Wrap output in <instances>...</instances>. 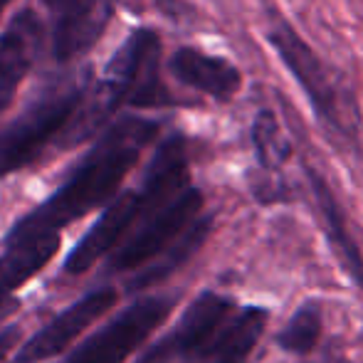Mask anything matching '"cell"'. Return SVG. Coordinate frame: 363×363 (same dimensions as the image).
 <instances>
[{"instance_id": "obj_15", "label": "cell", "mask_w": 363, "mask_h": 363, "mask_svg": "<svg viewBox=\"0 0 363 363\" xmlns=\"http://www.w3.org/2000/svg\"><path fill=\"white\" fill-rule=\"evenodd\" d=\"M267 324V311L250 306L240 314L230 316L228 324L213 339L208 356L203 363H245Z\"/></svg>"}, {"instance_id": "obj_16", "label": "cell", "mask_w": 363, "mask_h": 363, "mask_svg": "<svg viewBox=\"0 0 363 363\" xmlns=\"http://www.w3.org/2000/svg\"><path fill=\"white\" fill-rule=\"evenodd\" d=\"M211 228H213L211 216H201L193 220L186 233H183L171 247L158 255L156 262H148L146 267H141V272L129 282V291H141L146 287H153V284L163 282L166 277H171L181 264H186L188 259L203 247L206 238L211 235Z\"/></svg>"}, {"instance_id": "obj_18", "label": "cell", "mask_w": 363, "mask_h": 363, "mask_svg": "<svg viewBox=\"0 0 363 363\" xmlns=\"http://www.w3.org/2000/svg\"><path fill=\"white\" fill-rule=\"evenodd\" d=\"M321 336V309L314 301H306L296 309V314L289 319V324L279 331L277 344L291 354H309Z\"/></svg>"}, {"instance_id": "obj_7", "label": "cell", "mask_w": 363, "mask_h": 363, "mask_svg": "<svg viewBox=\"0 0 363 363\" xmlns=\"http://www.w3.org/2000/svg\"><path fill=\"white\" fill-rule=\"evenodd\" d=\"M235 311V301L216 291H203L183 311L181 321L151 346L136 363H203L213 339L228 324Z\"/></svg>"}, {"instance_id": "obj_5", "label": "cell", "mask_w": 363, "mask_h": 363, "mask_svg": "<svg viewBox=\"0 0 363 363\" xmlns=\"http://www.w3.org/2000/svg\"><path fill=\"white\" fill-rule=\"evenodd\" d=\"M89 84V69L74 77H57L35 94L23 114L0 129V178L30 166L55 139H62Z\"/></svg>"}, {"instance_id": "obj_20", "label": "cell", "mask_w": 363, "mask_h": 363, "mask_svg": "<svg viewBox=\"0 0 363 363\" xmlns=\"http://www.w3.org/2000/svg\"><path fill=\"white\" fill-rule=\"evenodd\" d=\"M18 309H20V301L15 299V296H10L8 301H3V304H0V321H5L10 314H15Z\"/></svg>"}, {"instance_id": "obj_19", "label": "cell", "mask_w": 363, "mask_h": 363, "mask_svg": "<svg viewBox=\"0 0 363 363\" xmlns=\"http://www.w3.org/2000/svg\"><path fill=\"white\" fill-rule=\"evenodd\" d=\"M20 341V329L18 326H5L0 329V363L5 361V356L13 351V346Z\"/></svg>"}, {"instance_id": "obj_11", "label": "cell", "mask_w": 363, "mask_h": 363, "mask_svg": "<svg viewBox=\"0 0 363 363\" xmlns=\"http://www.w3.org/2000/svg\"><path fill=\"white\" fill-rule=\"evenodd\" d=\"M168 72L178 84L198 91L218 104H230L242 91L245 74L233 60L213 55L196 45H181L168 57Z\"/></svg>"}, {"instance_id": "obj_8", "label": "cell", "mask_w": 363, "mask_h": 363, "mask_svg": "<svg viewBox=\"0 0 363 363\" xmlns=\"http://www.w3.org/2000/svg\"><path fill=\"white\" fill-rule=\"evenodd\" d=\"M203 193L196 186H188L178 193L173 201H168L161 211L144 220L139 230L129 235L121 247L114 250L109 259V272H126V269L146 267L148 262L158 257L163 250H168L203 211Z\"/></svg>"}, {"instance_id": "obj_12", "label": "cell", "mask_w": 363, "mask_h": 363, "mask_svg": "<svg viewBox=\"0 0 363 363\" xmlns=\"http://www.w3.org/2000/svg\"><path fill=\"white\" fill-rule=\"evenodd\" d=\"M43 48V20L30 8L13 15L5 30L0 33V114L8 111L18 94L20 84Z\"/></svg>"}, {"instance_id": "obj_17", "label": "cell", "mask_w": 363, "mask_h": 363, "mask_svg": "<svg viewBox=\"0 0 363 363\" xmlns=\"http://www.w3.org/2000/svg\"><path fill=\"white\" fill-rule=\"evenodd\" d=\"M250 144L255 151V161L262 168L264 178H272L282 171L291 158V139L282 129L277 114L272 109H259L250 126Z\"/></svg>"}, {"instance_id": "obj_3", "label": "cell", "mask_w": 363, "mask_h": 363, "mask_svg": "<svg viewBox=\"0 0 363 363\" xmlns=\"http://www.w3.org/2000/svg\"><path fill=\"white\" fill-rule=\"evenodd\" d=\"M264 43L301 89L324 134L344 148H359L363 114L349 74L329 62L274 3L264 5Z\"/></svg>"}, {"instance_id": "obj_2", "label": "cell", "mask_w": 363, "mask_h": 363, "mask_svg": "<svg viewBox=\"0 0 363 363\" xmlns=\"http://www.w3.org/2000/svg\"><path fill=\"white\" fill-rule=\"evenodd\" d=\"M161 35L136 28L106 62L101 79L89 86L60 146L69 148L96 136L121 109H171L188 101L173 96L161 77Z\"/></svg>"}, {"instance_id": "obj_21", "label": "cell", "mask_w": 363, "mask_h": 363, "mask_svg": "<svg viewBox=\"0 0 363 363\" xmlns=\"http://www.w3.org/2000/svg\"><path fill=\"white\" fill-rule=\"evenodd\" d=\"M156 3H158V8H163V10H166V13L171 15V18H176V13L183 8V3H181V0H156Z\"/></svg>"}, {"instance_id": "obj_6", "label": "cell", "mask_w": 363, "mask_h": 363, "mask_svg": "<svg viewBox=\"0 0 363 363\" xmlns=\"http://www.w3.org/2000/svg\"><path fill=\"white\" fill-rule=\"evenodd\" d=\"M173 296H146L91 334L65 363H124L173 311Z\"/></svg>"}, {"instance_id": "obj_22", "label": "cell", "mask_w": 363, "mask_h": 363, "mask_svg": "<svg viewBox=\"0 0 363 363\" xmlns=\"http://www.w3.org/2000/svg\"><path fill=\"white\" fill-rule=\"evenodd\" d=\"M10 3H13V0H0V15H3V10L8 8Z\"/></svg>"}, {"instance_id": "obj_4", "label": "cell", "mask_w": 363, "mask_h": 363, "mask_svg": "<svg viewBox=\"0 0 363 363\" xmlns=\"http://www.w3.org/2000/svg\"><path fill=\"white\" fill-rule=\"evenodd\" d=\"M191 186V168H188V141L181 131L168 134L158 144L141 186L136 191H126L111 203H106L104 213L86 230V235L74 245L67 255L65 272L82 274L94 267L106 252L116 247L136 223H144L156 211H161L168 201Z\"/></svg>"}, {"instance_id": "obj_13", "label": "cell", "mask_w": 363, "mask_h": 363, "mask_svg": "<svg viewBox=\"0 0 363 363\" xmlns=\"http://www.w3.org/2000/svg\"><path fill=\"white\" fill-rule=\"evenodd\" d=\"M306 171V181L311 186V193H314L316 208L321 213V220H324V230L326 238H329L334 252L339 255V259L344 262V269L354 277V282L363 287V255L359 250V245L354 242L349 233V225H346V216L341 211L339 201H336L334 191L326 183V178L321 176L316 168H304Z\"/></svg>"}, {"instance_id": "obj_9", "label": "cell", "mask_w": 363, "mask_h": 363, "mask_svg": "<svg viewBox=\"0 0 363 363\" xmlns=\"http://www.w3.org/2000/svg\"><path fill=\"white\" fill-rule=\"evenodd\" d=\"M50 15L52 57L60 65L86 55L114 18L116 0H40Z\"/></svg>"}, {"instance_id": "obj_14", "label": "cell", "mask_w": 363, "mask_h": 363, "mask_svg": "<svg viewBox=\"0 0 363 363\" xmlns=\"http://www.w3.org/2000/svg\"><path fill=\"white\" fill-rule=\"evenodd\" d=\"M60 250V235L35 238L15 247H5L0 257V304L13 296L15 289L23 287L28 279H33Z\"/></svg>"}, {"instance_id": "obj_10", "label": "cell", "mask_w": 363, "mask_h": 363, "mask_svg": "<svg viewBox=\"0 0 363 363\" xmlns=\"http://www.w3.org/2000/svg\"><path fill=\"white\" fill-rule=\"evenodd\" d=\"M116 299H119V294L111 287L89 291L86 296L77 299L62 314L55 316L48 326H43L38 334L30 336L15 354L13 363H43L62 354L82 331L89 329L96 319H101L116 304Z\"/></svg>"}, {"instance_id": "obj_1", "label": "cell", "mask_w": 363, "mask_h": 363, "mask_svg": "<svg viewBox=\"0 0 363 363\" xmlns=\"http://www.w3.org/2000/svg\"><path fill=\"white\" fill-rule=\"evenodd\" d=\"M161 134V121L148 116L126 114L101 134L89 148L72 176L45 203L10 228L5 247H15L28 240L60 235V230L84 218L94 208H101L116 196L121 181L139 163L141 151Z\"/></svg>"}]
</instances>
